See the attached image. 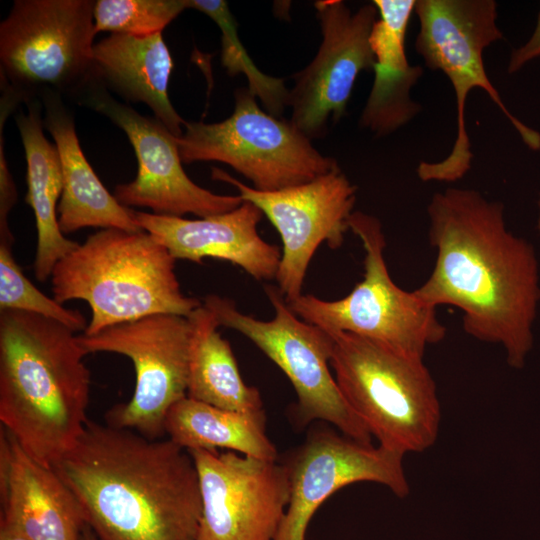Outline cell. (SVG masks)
Instances as JSON below:
<instances>
[{
    "label": "cell",
    "mask_w": 540,
    "mask_h": 540,
    "mask_svg": "<svg viewBox=\"0 0 540 540\" xmlns=\"http://www.w3.org/2000/svg\"><path fill=\"white\" fill-rule=\"evenodd\" d=\"M330 334L339 390L378 445L402 455L432 447L441 406L423 358L356 334Z\"/></svg>",
    "instance_id": "obj_5"
},
{
    "label": "cell",
    "mask_w": 540,
    "mask_h": 540,
    "mask_svg": "<svg viewBox=\"0 0 540 540\" xmlns=\"http://www.w3.org/2000/svg\"><path fill=\"white\" fill-rule=\"evenodd\" d=\"M188 451L202 501L197 540H275L290 500L285 464L234 451Z\"/></svg>",
    "instance_id": "obj_14"
},
{
    "label": "cell",
    "mask_w": 540,
    "mask_h": 540,
    "mask_svg": "<svg viewBox=\"0 0 540 540\" xmlns=\"http://www.w3.org/2000/svg\"><path fill=\"white\" fill-rule=\"evenodd\" d=\"M52 468L97 540H197L198 473L189 451L169 438L88 420Z\"/></svg>",
    "instance_id": "obj_2"
},
{
    "label": "cell",
    "mask_w": 540,
    "mask_h": 540,
    "mask_svg": "<svg viewBox=\"0 0 540 540\" xmlns=\"http://www.w3.org/2000/svg\"><path fill=\"white\" fill-rule=\"evenodd\" d=\"M538 208H539L538 230H539V232H540V193H539V200H538Z\"/></svg>",
    "instance_id": "obj_31"
},
{
    "label": "cell",
    "mask_w": 540,
    "mask_h": 540,
    "mask_svg": "<svg viewBox=\"0 0 540 540\" xmlns=\"http://www.w3.org/2000/svg\"><path fill=\"white\" fill-rule=\"evenodd\" d=\"M265 292L274 308L269 321L244 314L232 300L215 294L207 295L203 305L220 326L244 335L284 372L297 394L299 425L325 421L349 438L372 444L370 432L344 400L330 371L332 335L299 318L277 287L267 286Z\"/></svg>",
    "instance_id": "obj_10"
},
{
    "label": "cell",
    "mask_w": 540,
    "mask_h": 540,
    "mask_svg": "<svg viewBox=\"0 0 540 540\" xmlns=\"http://www.w3.org/2000/svg\"><path fill=\"white\" fill-rule=\"evenodd\" d=\"M192 343L186 396L220 409L264 418L260 392L242 379L228 340L203 304L189 316Z\"/></svg>",
    "instance_id": "obj_23"
},
{
    "label": "cell",
    "mask_w": 540,
    "mask_h": 540,
    "mask_svg": "<svg viewBox=\"0 0 540 540\" xmlns=\"http://www.w3.org/2000/svg\"><path fill=\"white\" fill-rule=\"evenodd\" d=\"M79 101L120 127L134 149L137 176L114 190L121 205L149 208L156 215L192 213L203 218L230 212L244 202L239 195L215 194L194 183L183 169L177 138L155 117L118 102L95 82Z\"/></svg>",
    "instance_id": "obj_13"
},
{
    "label": "cell",
    "mask_w": 540,
    "mask_h": 540,
    "mask_svg": "<svg viewBox=\"0 0 540 540\" xmlns=\"http://www.w3.org/2000/svg\"><path fill=\"white\" fill-rule=\"evenodd\" d=\"M175 262L146 231L100 229L56 263L52 292L61 304L88 303L86 335L152 314L188 317L202 303L181 290Z\"/></svg>",
    "instance_id": "obj_4"
},
{
    "label": "cell",
    "mask_w": 540,
    "mask_h": 540,
    "mask_svg": "<svg viewBox=\"0 0 540 540\" xmlns=\"http://www.w3.org/2000/svg\"><path fill=\"white\" fill-rule=\"evenodd\" d=\"M314 6L322 42L311 63L294 75L289 98L290 121L310 140L326 134L329 120L342 118L360 72L373 70L370 34L378 19L373 2L355 12L341 0Z\"/></svg>",
    "instance_id": "obj_15"
},
{
    "label": "cell",
    "mask_w": 540,
    "mask_h": 540,
    "mask_svg": "<svg viewBox=\"0 0 540 540\" xmlns=\"http://www.w3.org/2000/svg\"><path fill=\"white\" fill-rule=\"evenodd\" d=\"M81 540H97L96 536L88 525H86L82 532Z\"/></svg>",
    "instance_id": "obj_30"
},
{
    "label": "cell",
    "mask_w": 540,
    "mask_h": 540,
    "mask_svg": "<svg viewBox=\"0 0 540 540\" xmlns=\"http://www.w3.org/2000/svg\"><path fill=\"white\" fill-rule=\"evenodd\" d=\"M173 59L162 32L145 37L111 34L94 45L92 82L130 102H142L176 138L185 120L168 96ZM91 82V83H92Z\"/></svg>",
    "instance_id": "obj_21"
},
{
    "label": "cell",
    "mask_w": 540,
    "mask_h": 540,
    "mask_svg": "<svg viewBox=\"0 0 540 540\" xmlns=\"http://www.w3.org/2000/svg\"><path fill=\"white\" fill-rule=\"evenodd\" d=\"M13 241L0 240V311H24L58 321L74 332H84L88 324L79 311L63 307L24 275L13 255Z\"/></svg>",
    "instance_id": "obj_26"
},
{
    "label": "cell",
    "mask_w": 540,
    "mask_h": 540,
    "mask_svg": "<svg viewBox=\"0 0 540 540\" xmlns=\"http://www.w3.org/2000/svg\"><path fill=\"white\" fill-rule=\"evenodd\" d=\"M540 57V11L533 33L526 43L511 52L507 71L515 73L526 64Z\"/></svg>",
    "instance_id": "obj_28"
},
{
    "label": "cell",
    "mask_w": 540,
    "mask_h": 540,
    "mask_svg": "<svg viewBox=\"0 0 540 540\" xmlns=\"http://www.w3.org/2000/svg\"><path fill=\"white\" fill-rule=\"evenodd\" d=\"M1 517L30 540H81V506L58 473L30 456L5 429L0 437Z\"/></svg>",
    "instance_id": "obj_18"
},
{
    "label": "cell",
    "mask_w": 540,
    "mask_h": 540,
    "mask_svg": "<svg viewBox=\"0 0 540 540\" xmlns=\"http://www.w3.org/2000/svg\"><path fill=\"white\" fill-rule=\"evenodd\" d=\"M187 8L188 0H97L93 11L95 32L150 36L162 32Z\"/></svg>",
    "instance_id": "obj_27"
},
{
    "label": "cell",
    "mask_w": 540,
    "mask_h": 540,
    "mask_svg": "<svg viewBox=\"0 0 540 540\" xmlns=\"http://www.w3.org/2000/svg\"><path fill=\"white\" fill-rule=\"evenodd\" d=\"M91 0H15L0 24V77L25 104L52 92L76 100L93 77Z\"/></svg>",
    "instance_id": "obj_7"
},
{
    "label": "cell",
    "mask_w": 540,
    "mask_h": 540,
    "mask_svg": "<svg viewBox=\"0 0 540 540\" xmlns=\"http://www.w3.org/2000/svg\"><path fill=\"white\" fill-rule=\"evenodd\" d=\"M0 540H30L14 524L1 517Z\"/></svg>",
    "instance_id": "obj_29"
},
{
    "label": "cell",
    "mask_w": 540,
    "mask_h": 540,
    "mask_svg": "<svg viewBox=\"0 0 540 540\" xmlns=\"http://www.w3.org/2000/svg\"><path fill=\"white\" fill-rule=\"evenodd\" d=\"M349 230L361 240L364 249L362 281L338 300L302 294L288 303L290 309L303 321L328 333L356 334L424 358L426 348L446 336L436 307L392 280L384 258L386 240L379 219L353 212Z\"/></svg>",
    "instance_id": "obj_8"
},
{
    "label": "cell",
    "mask_w": 540,
    "mask_h": 540,
    "mask_svg": "<svg viewBox=\"0 0 540 540\" xmlns=\"http://www.w3.org/2000/svg\"><path fill=\"white\" fill-rule=\"evenodd\" d=\"M372 2L378 10L370 34L374 81L359 124L376 136H385L409 123L421 111V105L411 98L410 92L424 70L420 65H411L405 51L416 0Z\"/></svg>",
    "instance_id": "obj_19"
},
{
    "label": "cell",
    "mask_w": 540,
    "mask_h": 540,
    "mask_svg": "<svg viewBox=\"0 0 540 540\" xmlns=\"http://www.w3.org/2000/svg\"><path fill=\"white\" fill-rule=\"evenodd\" d=\"M63 97L47 92L40 97L44 109L43 126L58 149L63 191L58 204V224L63 234L85 227L144 231L131 208L121 205L98 178L80 146L72 112Z\"/></svg>",
    "instance_id": "obj_20"
},
{
    "label": "cell",
    "mask_w": 540,
    "mask_h": 540,
    "mask_svg": "<svg viewBox=\"0 0 540 540\" xmlns=\"http://www.w3.org/2000/svg\"><path fill=\"white\" fill-rule=\"evenodd\" d=\"M414 13L419 32L414 47L425 66L440 70L449 79L456 97L457 129L448 156L439 162H421L417 175L423 182H455L470 170L473 153L467 133L466 100L474 88H481L498 106L531 150L540 149V133L516 118L506 107L490 81L483 52L504 38L497 25L494 0H416Z\"/></svg>",
    "instance_id": "obj_6"
},
{
    "label": "cell",
    "mask_w": 540,
    "mask_h": 540,
    "mask_svg": "<svg viewBox=\"0 0 540 540\" xmlns=\"http://www.w3.org/2000/svg\"><path fill=\"white\" fill-rule=\"evenodd\" d=\"M87 354L110 352L128 357L135 369V389L128 402L105 415L108 425L163 438L170 408L186 397L192 326L188 317L152 314L78 335Z\"/></svg>",
    "instance_id": "obj_11"
},
{
    "label": "cell",
    "mask_w": 540,
    "mask_h": 540,
    "mask_svg": "<svg viewBox=\"0 0 540 540\" xmlns=\"http://www.w3.org/2000/svg\"><path fill=\"white\" fill-rule=\"evenodd\" d=\"M132 212L138 225L176 260L201 263L211 257L239 266L257 280L276 277L282 250L258 234L263 213L251 202L244 201L227 213L197 219Z\"/></svg>",
    "instance_id": "obj_17"
},
{
    "label": "cell",
    "mask_w": 540,
    "mask_h": 540,
    "mask_svg": "<svg viewBox=\"0 0 540 540\" xmlns=\"http://www.w3.org/2000/svg\"><path fill=\"white\" fill-rule=\"evenodd\" d=\"M28 112L19 111L15 120L27 163L26 203L32 208L37 244L34 275L46 281L56 263L74 250L78 243L64 236L58 224L57 209L63 191L62 169L58 149L43 133L42 102L26 103Z\"/></svg>",
    "instance_id": "obj_22"
},
{
    "label": "cell",
    "mask_w": 540,
    "mask_h": 540,
    "mask_svg": "<svg viewBox=\"0 0 540 540\" xmlns=\"http://www.w3.org/2000/svg\"><path fill=\"white\" fill-rule=\"evenodd\" d=\"M165 434L186 450L227 449L258 459H278L276 447L266 435L264 418L220 409L187 396L170 408Z\"/></svg>",
    "instance_id": "obj_24"
},
{
    "label": "cell",
    "mask_w": 540,
    "mask_h": 540,
    "mask_svg": "<svg viewBox=\"0 0 540 540\" xmlns=\"http://www.w3.org/2000/svg\"><path fill=\"white\" fill-rule=\"evenodd\" d=\"M403 457L330 428H314L284 463L290 500L275 540H305L308 524L320 505L337 490L355 482H375L398 497L408 496Z\"/></svg>",
    "instance_id": "obj_16"
},
{
    "label": "cell",
    "mask_w": 540,
    "mask_h": 540,
    "mask_svg": "<svg viewBox=\"0 0 540 540\" xmlns=\"http://www.w3.org/2000/svg\"><path fill=\"white\" fill-rule=\"evenodd\" d=\"M188 5L209 16L219 26L222 33L221 61L227 72L231 76L245 73L248 89L260 98L268 113L280 118L289 106L290 90L285 87L283 78L265 75L253 64L239 40L237 23L228 4L223 0H188Z\"/></svg>",
    "instance_id": "obj_25"
},
{
    "label": "cell",
    "mask_w": 540,
    "mask_h": 540,
    "mask_svg": "<svg viewBox=\"0 0 540 540\" xmlns=\"http://www.w3.org/2000/svg\"><path fill=\"white\" fill-rule=\"evenodd\" d=\"M427 214L436 260L414 292L436 308L457 307L468 335L501 345L508 364L523 367L540 301L532 244L507 229L502 203L474 189L435 193Z\"/></svg>",
    "instance_id": "obj_1"
},
{
    "label": "cell",
    "mask_w": 540,
    "mask_h": 540,
    "mask_svg": "<svg viewBox=\"0 0 540 540\" xmlns=\"http://www.w3.org/2000/svg\"><path fill=\"white\" fill-rule=\"evenodd\" d=\"M248 88L235 91L233 113L218 123L185 122L177 138L183 163L218 161L260 191L310 182L336 168L290 120L263 111Z\"/></svg>",
    "instance_id": "obj_9"
},
{
    "label": "cell",
    "mask_w": 540,
    "mask_h": 540,
    "mask_svg": "<svg viewBox=\"0 0 540 540\" xmlns=\"http://www.w3.org/2000/svg\"><path fill=\"white\" fill-rule=\"evenodd\" d=\"M211 177L233 185L243 201L257 206L278 231L282 256L277 288L286 302L302 295L306 272L322 243L337 249L349 230L357 188L338 167L314 180L276 191L250 187L213 167Z\"/></svg>",
    "instance_id": "obj_12"
},
{
    "label": "cell",
    "mask_w": 540,
    "mask_h": 540,
    "mask_svg": "<svg viewBox=\"0 0 540 540\" xmlns=\"http://www.w3.org/2000/svg\"><path fill=\"white\" fill-rule=\"evenodd\" d=\"M87 355L76 332L40 315L0 311V421L21 447L52 467L89 420Z\"/></svg>",
    "instance_id": "obj_3"
}]
</instances>
